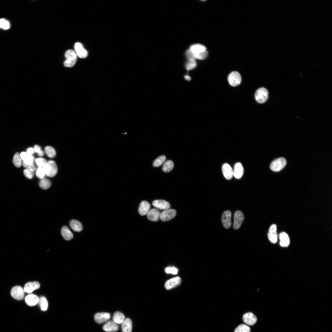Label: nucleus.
<instances>
[{"label":"nucleus","mask_w":332,"mask_h":332,"mask_svg":"<svg viewBox=\"0 0 332 332\" xmlns=\"http://www.w3.org/2000/svg\"><path fill=\"white\" fill-rule=\"evenodd\" d=\"M222 171L224 176L227 180H230L233 176V170L227 163H225L223 165Z\"/></svg>","instance_id":"nucleus-19"},{"label":"nucleus","mask_w":332,"mask_h":332,"mask_svg":"<svg viewBox=\"0 0 332 332\" xmlns=\"http://www.w3.org/2000/svg\"><path fill=\"white\" fill-rule=\"evenodd\" d=\"M38 156L40 157H42L44 156V152L43 150H41V151L38 154Z\"/></svg>","instance_id":"nucleus-49"},{"label":"nucleus","mask_w":332,"mask_h":332,"mask_svg":"<svg viewBox=\"0 0 332 332\" xmlns=\"http://www.w3.org/2000/svg\"><path fill=\"white\" fill-rule=\"evenodd\" d=\"M189 49L195 54L200 53L207 50L204 46L200 44L192 45Z\"/></svg>","instance_id":"nucleus-25"},{"label":"nucleus","mask_w":332,"mask_h":332,"mask_svg":"<svg viewBox=\"0 0 332 332\" xmlns=\"http://www.w3.org/2000/svg\"><path fill=\"white\" fill-rule=\"evenodd\" d=\"M228 80L231 86H236L239 85L241 83V77L240 74L238 72H233L229 75Z\"/></svg>","instance_id":"nucleus-5"},{"label":"nucleus","mask_w":332,"mask_h":332,"mask_svg":"<svg viewBox=\"0 0 332 332\" xmlns=\"http://www.w3.org/2000/svg\"><path fill=\"white\" fill-rule=\"evenodd\" d=\"M35 161L39 167H43L47 162L45 159L42 158H37Z\"/></svg>","instance_id":"nucleus-40"},{"label":"nucleus","mask_w":332,"mask_h":332,"mask_svg":"<svg viewBox=\"0 0 332 332\" xmlns=\"http://www.w3.org/2000/svg\"><path fill=\"white\" fill-rule=\"evenodd\" d=\"M69 225L71 228L75 231L80 232L82 229L83 227L82 223L77 220H71Z\"/></svg>","instance_id":"nucleus-27"},{"label":"nucleus","mask_w":332,"mask_h":332,"mask_svg":"<svg viewBox=\"0 0 332 332\" xmlns=\"http://www.w3.org/2000/svg\"><path fill=\"white\" fill-rule=\"evenodd\" d=\"M51 185L50 181L47 179L44 178L40 181L39 186L44 190H47L49 188Z\"/></svg>","instance_id":"nucleus-30"},{"label":"nucleus","mask_w":332,"mask_h":332,"mask_svg":"<svg viewBox=\"0 0 332 332\" xmlns=\"http://www.w3.org/2000/svg\"><path fill=\"white\" fill-rule=\"evenodd\" d=\"M75 52L79 58H86L88 54L87 51L84 48L83 45L80 43L77 42L74 45Z\"/></svg>","instance_id":"nucleus-9"},{"label":"nucleus","mask_w":332,"mask_h":332,"mask_svg":"<svg viewBox=\"0 0 332 332\" xmlns=\"http://www.w3.org/2000/svg\"><path fill=\"white\" fill-rule=\"evenodd\" d=\"M39 298L37 295L34 294H29L25 297V301L26 304L29 306H34L38 304Z\"/></svg>","instance_id":"nucleus-13"},{"label":"nucleus","mask_w":332,"mask_h":332,"mask_svg":"<svg viewBox=\"0 0 332 332\" xmlns=\"http://www.w3.org/2000/svg\"><path fill=\"white\" fill-rule=\"evenodd\" d=\"M279 237L280 240V245L281 246L284 247H288L290 242L288 235L285 232H282L280 233Z\"/></svg>","instance_id":"nucleus-24"},{"label":"nucleus","mask_w":332,"mask_h":332,"mask_svg":"<svg viewBox=\"0 0 332 332\" xmlns=\"http://www.w3.org/2000/svg\"><path fill=\"white\" fill-rule=\"evenodd\" d=\"M36 174L37 176L41 179L44 178L45 175L42 167L38 168Z\"/></svg>","instance_id":"nucleus-41"},{"label":"nucleus","mask_w":332,"mask_h":332,"mask_svg":"<svg viewBox=\"0 0 332 332\" xmlns=\"http://www.w3.org/2000/svg\"><path fill=\"white\" fill-rule=\"evenodd\" d=\"M174 164L173 162L169 160L166 161L164 164L163 170L165 172H169L171 171L173 168Z\"/></svg>","instance_id":"nucleus-31"},{"label":"nucleus","mask_w":332,"mask_h":332,"mask_svg":"<svg viewBox=\"0 0 332 332\" xmlns=\"http://www.w3.org/2000/svg\"><path fill=\"white\" fill-rule=\"evenodd\" d=\"M38 304L40 306L42 311H46L48 308V303L46 298L42 296L39 298Z\"/></svg>","instance_id":"nucleus-29"},{"label":"nucleus","mask_w":332,"mask_h":332,"mask_svg":"<svg viewBox=\"0 0 332 332\" xmlns=\"http://www.w3.org/2000/svg\"><path fill=\"white\" fill-rule=\"evenodd\" d=\"M40 286V284L37 281L28 282L25 285L24 290L25 292L30 294L34 291L39 289Z\"/></svg>","instance_id":"nucleus-12"},{"label":"nucleus","mask_w":332,"mask_h":332,"mask_svg":"<svg viewBox=\"0 0 332 332\" xmlns=\"http://www.w3.org/2000/svg\"><path fill=\"white\" fill-rule=\"evenodd\" d=\"M197 66V63L195 60H188L186 65L187 70L189 71L195 68Z\"/></svg>","instance_id":"nucleus-37"},{"label":"nucleus","mask_w":332,"mask_h":332,"mask_svg":"<svg viewBox=\"0 0 332 332\" xmlns=\"http://www.w3.org/2000/svg\"><path fill=\"white\" fill-rule=\"evenodd\" d=\"M61 233L64 238L66 240H69L73 239V235L69 229L64 226L61 230Z\"/></svg>","instance_id":"nucleus-26"},{"label":"nucleus","mask_w":332,"mask_h":332,"mask_svg":"<svg viewBox=\"0 0 332 332\" xmlns=\"http://www.w3.org/2000/svg\"><path fill=\"white\" fill-rule=\"evenodd\" d=\"M22 160L19 154V153H16L13 157V163L16 167L19 168L21 167L22 164Z\"/></svg>","instance_id":"nucleus-33"},{"label":"nucleus","mask_w":332,"mask_h":332,"mask_svg":"<svg viewBox=\"0 0 332 332\" xmlns=\"http://www.w3.org/2000/svg\"><path fill=\"white\" fill-rule=\"evenodd\" d=\"M231 216L232 213L229 210L225 211L222 215V222L223 226L226 229L229 228L231 226Z\"/></svg>","instance_id":"nucleus-11"},{"label":"nucleus","mask_w":332,"mask_h":332,"mask_svg":"<svg viewBox=\"0 0 332 332\" xmlns=\"http://www.w3.org/2000/svg\"><path fill=\"white\" fill-rule=\"evenodd\" d=\"M45 152L48 157L50 158H54L56 155L55 149L51 146H47L45 148Z\"/></svg>","instance_id":"nucleus-32"},{"label":"nucleus","mask_w":332,"mask_h":332,"mask_svg":"<svg viewBox=\"0 0 332 332\" xmlns=\"http://www.w3.org/2000/svg\"><path fill=\"white\" fill-rule=\"evenodd\" d=\"M24 174L25 176L29 179H32L34 176L33 172L30 171L27 169H25L23 171Z\"/></svg>","instance_id":"nucleus-44"},{"label":"nucleus","mask_w":332,"mask_h":332,"mask_svg":"<svg viewBox=\"0 0 332 332\" xmlns=\"http://www.w3.org/2000/svg\"><path fill=\"white\" fill-rule=\"evenodd\" d=\"M243 320L245 323L249 325H254L257 321L256 316L252 313L245 314L243 316Z\"/></svg>","instance_id":"nucleus-16"},{"label":"nucleus","mask_w":332,"mask_h":332,"mask_svg":"<svg viewBox=\"0 0 332 332\" xmlns=\"http://www.w3.org/2000/svg\"><path fill=\"white\" fill-rule=\"evenodd\" d=\"M208 52L207 50L200 53L195 54L196 59L203 60L206 59L208 57Z\"/></svg>","instance_id":"nucleus-39"},{"label":"nucleus","mask_w":332,"mask_h":332,"mask_svg":"<svg viewBox=\"0 0 332 332\" xmlns=\"http://www.w3.org/2000/svg\"><path fill=\"white\" fill-rule=\"evenodd\" d=\"M35 152L38 154L42 150L41 147L38 145H36L34 148Z\"/></svg>","instance_id":"nucleus-48"},{"label":"nucleus","mask_w":332,"mask_h":332,"mask_svg":"<svg viewBox=\"0 0 332 332\" xmlns=\"http://www.w3.org/2000/svg\"><path fill=\"white\" fill-rule=\"evenodd\" d=\"M118 324L113 321H110L106 323L103 326V330L108 332H116L118 330Z\"/></svg>","instance_id":"nucleus-20"},{"label":"nucleus","mask_w":332,"mask_h":332,"mask_svg":"<svg viewBox=\"0 0 332 332\" xmlns=\"http://www.w3.org/2000/svg\"><path fill=\"white\" fill-rule=\"evenodd\" d=\"M234 218L233 228L235 229H238L239 228L244 220V215L241 211H237L234 214Z\"/></svg>","instance_id":"nucleus-8"},{"label":"nucleus","mask_w":332,"mask_h":332,"mask_svg":"<svg viewBox=\"0 0 332 332\" xmlns=\"http://www.w3.org/2000/svg\"><path fill=\"white\" fill-rule=\"evenodd\" d=\"M166 159L165 156H162L156 159L153 163V166L155 167L159 166L164 163Z\"/></svg>","instance_id":"nucleus-34"},{"label":"nucleus","mask_w":332,"mask_h":332,"mask_svg":"<svg viewBox=\"0 0 332 332\" xmlns=\"http://www.w3.org/2000/svg\"><path fill=\"white\" fill-rule=\"evenodd\" d=\"M29 155L26 152H23L21 153L20 156L22 160L24 161L26 159Z\"/></svg>","instance_id":"nucleus-46"},{"label":"nucleus","mask_w":332,"mask_h":332,"mask_svg":"<svg viewBox=\"0 0 332 332\" xmlns=\"http://www.w3.org/2000/svg\"><path fill=\"white\" fill-rule=\"evenodd\" d=\"M186 56L188 60H195L197 59L195 54L192 52L189 49L186 52Z\"/></svg>","instance_id":"nucleus-38"},{"label":"nucleus","mask_w":332,"mask_h":332,"mask_svg":"<svg viewBox=\"0 0 332 332\" xmlns=\"http://www.w3.org/2000/svg\"><path fill=\"white\" fill-rule=\"evenodd\" d=\"M35 152V150L33 148H30L27 149L26 153L29 155H32Z\"/></svg>","instance_id":"nucleus-47"},{"label":"nucleus","mask_w":332,"mask_h":332,"mask_svg":"<svg viewBox=\"0 0 332 332\" xmlns=\"http://www.w3.org/2000/svg\"><path fill=\"white\" fill-rule=\"evenodd\" d=\"M153 205L155 207L161 210H165L169 208L170 207L169 203L163 200H158L154 201Z\"/></svg>","instance_id":"nucleus-18"},{"label":"nucleus","mask_w":332,"mask_h":332,"mask_svg":"<svg viewBox=\"0 0 332 332\" xmlns=\"http://www.w3.org/2000/svg\"><path fill=\"white\" fill-rule=\"evenodd\" d=\"M121 324L123 332H132L133 323L131 319L129 318L125 319Z\"/></svg>","instance_id":"nucleus-23"},{"label":"nucleus","mask_w":332,"mask_h":332,"mask_svg":"<svg viewBox=\"0 0 332 332\" xmlns=\"http://www.w3.org/2000/svg\"><path fill=\"white\" fill-rule=\"evenodd\" d=\"M34 158L32 155H29L23 162L27 165H32L34 163Z\"/></svg>","instance_id":"nucleus-42"},{"label":"nucleus","mask_w":332,"mask_h":332,"mask_svg":"<svg viewBox=\"0 0 332 332\" xmlns=\"http://www.w3.org/2000/svg\"><path fill=\"white\" fill-rule=\"evenodd\" d=\"M233 176L237 179L241 178L243 176L244 169L243 166L241 163H236L233 170Z\"/></svg>","instance_id":"nucleus-17"},{"label":"nucleus","mask_w":332,"mask_h":332,"mask_svg":"<svg viewBox=\"0 0 332 332\" xmlns=\"http://www.w3.org/2000/svg\"><path fill=\"white\" fill-rule=\"evenodd\" d=\"M10 27V24L9 22L5 19H0V28L7 30Z\"/></svg>","instance_id":"nucleus-36"},{"label":"nucleus","mask_w":332,"mask_h":332,"mask_svg":"<svg viewBox=\"0 0 332 332\" xmlns=\"http://www.w3.org/2000/svg\"><path fill=\"white\" fill-rule=\"evenodd\" d=\"M287 161L284 158H280L275 160L271 163L270 168L272 171L278 172L280 171L286 166Z\"/></svg>","instance_id":"nucleus-4"},{"label":"nucleus","mask_w":332,"mask_h":332,"mask_svg":"<svg viewBox=\"0 0 332 332\" xmlns=\"http://www.w3.org/2000/svg\"><path fill=\"white\" fill-rule=\"evenodd\" d=\"M125 319L124 315L121 313L117 312L114 314L113 319L115 323L121 324Z\"/></svg>","instance_id":"nucleus-28"},{"label":"nucleus","mask_w":332,"mask_h":332,"mask_svg":"<svg viewBox=\"0 0 332 332\" xmlns=\"http://www.w3.org/2000/svg\"><path fill=\"white\" fill-rule=\"evenodd\" d=\"M25 292L22 287L19 286H15L12 288L11 294L12 297L17 300H22L23 299Z\"/></svg>","instance_id":"nucleus-6"},{"label":"nucleus","mask_w":332,"mask_h":332,"mask_svg":"<svg viewBox=\"0 0 332 332\" xmlns=\"http://www.w3.org/2000/svg\"><path fill=\"white\" fill-rule=\"evenodd\" d=\"M110 317V313H98L96 314L94 316L95 321L99 324L108 321Z\"/></svg>","instance_id":"nucleus-15"},{"label":"nucleus","mask_w":332,"mask_h":332,"mask_svg":"<svg viewBox=\"0 0 332 332\" xmlns=\"http://www.w3.org/2000/svg\"><path fill=\"white\" fill-rule=\"evenodd\" d=\"M66 60L65 61L64 65L67 67L71 68L76 64L77 56L75 51L72 50H67L65 54Z\"/></svg>","instance_id":"nucleus-2"},{"label":"nucleus","mask_w":332,"mask_h":332,"mask_svg":"<svg viewBox=\"0 0 332 332\" xmlns=\"http://www.w3.org/2000/svg\"><path fill=\"white\" fill-rule=\"evenodd\" d=\"M277 231V226L275 224H274L270 226L268 233L269 240L273 244H275L277 242L278 235Z\"/></svg>","instance_id":"nucleus-10"},{"label":"nucleus","mask_w":332,"mask_h":332,"mask_svg":"<svg viewBox=\"0 0 332 332\" xmlns=\"http://www.w3.org/2000/svg\"><path fill=\"white\" fill-rule=\"evenodd\" d=\"M165 271L167 273L171 274L173 275L177 274L178 271L177 269L174 267H167L166 268Z\"/></svg>","instance_id":"nucleus-45"},{"label":"nucleus","mask_w":332,"mask_h":332,"mask_svg":"<svg viewBox=\"0 0 332 332\" xmlns=\"http://www.w3.org/2000/svg\"><path fill=\"white\" fill-rule=\"evenodd\" d=\"M251 329L249 327L244 324L239 325L235 330L234 332H250Z\"/></svg>","instance_id":"nucleus-35"},{"label":"nucleus","mask_w":332,"mask_h":332,"mask_svg":"<svg viewBox=\"0 0 332 332\" xmlns=\"http://www.w3.org/2000/svg\"><path fill=\"white\" fill-rule=\"evenodd\" d=\"M150 205L146 201H142L140 204L138 208V212L141 216L147 215L150 211Z\"/></svg>","instance_id":"nucleus-21"},{"label":"nucleus","mask_w":332,"mask_h":332,"mask_svg":"<svg viewBox=\"0 0 332 332\" xmlns=\"http://www.w3.org/2000/svg\"><path fill=\"white\" fill-rule=\"evenodd\" d=\"M181 282V279L177 277L168 281L165 284V287L167 290H169L179 285Z\"/></svg>","instance_id":"nucleus-22"},{"label":"nucleus","mask_w":332,"mask_h":332,"mask_svg":"<svg viewBox=\"0 0 332 332\" xmlns=\"http://www.w3.org/2000/svg\"><path fill=\"white\" fill-rule=\"evenodd\" d=\"M176 214V211L173 209H168L161 213L160 219L163 222H166L173 218Z\"/></svg>","instance_id":"nucleus-7"},{"label":"nucleus","mask_w":332,"mask_h":332,"mask_svg":"<svg viewBox=\"0 0 332 332\" xmlns=\"http://www.w3.org/2000/svg\"><path fill=\"white\" fill-rule=\"evenodd\" d=\"M42 168L45 175L49 177L54 176L58 172L57 165L55 162L52 160L47 162Z\"/></svg>","instance_id":"nucleus-1"},{"label":"nucleus","mask_w":332,"mask_h":332,"mask_svg":"<svg viewBox=\"0 0 332 332\" xmlns=\"http://www.w3.org/2000/svg\"><path fill=\"white\" fill-rule=\"evenodd\" d=\"M22 164L26 169L30 171L33 172L36 170V167L34 163L32 165H27L23 162Z\"/></svg>","instance_id":"nucleus-43"},{"label":"nucleus","mask_w":332,"mask_h":332,"mask_svg":"<svg viewBox=\"0 0 332 332\" xmlns=\"http://www.w3.org/2000/svg\"><path fill=\"white\" fill-rule=\"evenodd\" d=\"M161 213L157 209L153 208L150 210L147 214L148 219L151 221L157 222L160 219Z\"/></svg>","instance_id":"nucleus-14"},{"label":"nucleus","mask_w":332,"mask_h":332,"mask_svg":"<svg viewBox=\"0 0 332 332\" xmlns=\"http://www.w3.org/2000/svg\"><path fill=\"white\" fill-rule=\"evenodd\" d=\"M185 78L186 80L189 81H190L191 79V78L188 75L185 76Z\"/></svg>","instance_id":"nucleus-50"},{"label":"nucleus","mask_w":332,"mask_h":332,"mask_svg":"<svg viewBox=\"0 0 332 332\" xmlns=\"http://www.w3.org/2000/svg\"><path fill=\"white\" fill-rule=\"evenodd\" d=\"M268 96V92L267 89L264 87H262L257 90L255 97L257 103H263L267 100Z\"/></svg>","instance_id":"nucleus-3"}]
</instances>
